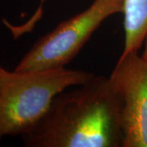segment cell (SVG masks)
I'll list each match as a JSON object with an SVG mask.
<instances>
[{"label": "cell", "mask_w": 147, "mask_h": 147, "mask_svg": "<svg viewBox=\"0 0 147 147\" xmlns=\"http://www.w3.org/2000/svg\"><path fill=\"white\" fill-rule=\"evenodd\" d=\"M1 68H2V67H1V66H0V69H1Z\"/></svg>", "instance_id": "52a82bcc"}, {"label": "cell", "mask_w": 147, "mask_h": 147, "mask_svg": "<svg viewBox=\"0 0 147 147\" xmlns=\"http://www.w3.org/2000/svg\"><path fill=\"white\" fill-rule=\"evenodd\" d=\"M143 46H144V50H143V53H142V55L144 57L147 58V34L146 36V38H145Z\"/></svg>", "instance_id": "8992f818"}, {"label": "cell", "mask_w": 147, "mask_h": 147, "mask_svg": "<svg viewBox=\"0 0 147 147\" xmlns=\"http://www.w3.org/2000/svg\"><path fill=\"white\" fill-rule=\"evenodd\" d=\"M119 100L122 147H147V58L121 55L109 77Z\"/></svg>", "instance_id": "277c9868"}, {"label": "cell", "mask_w": 147, "mask_h": 147, "mask_svg": "<svg viewBox=\"0 0 147 147\" xmlns=\"http://www.w3.org/2000/svg\"><path fill=\"white\" fill-rule=\"evenodd\" d=\"M119 107L110 78L93 75L57 95L23 142L27 147H120Z\"/></svg>", "instance_id": "6da1fadb"}, {"label": "cell", "mask_w": 147, "mask_h": 147, "mask_svg": "<svg viewBox=\"0 0 147 147\" xmlns=\"http://www.w3.org/2000/svg\"><path fill=\"white\" fill-rule=\"evenodd\" d=\"M124 45L121 55L138 52L147 34V0H123Z\"/></svg>", "instance_id": "5b68a950"}, {"label": "cell", "mask_w": 147, "mask_h": 147, "mask_svg": "<svg viewBox=\"0 0 147 147\" xmlns=\"http://www.w3.org/2000/svg\"><path fill=\"white\" fill-rule=\"evenodd\" d=\"M123 0H94L86 9L41 37L16 65V71L63 68L77 56L104 21L122 13Z\"/></svg>", "instance_id": "3957f363"}, {"label": "cell", "mask_w": 147, "mask_h": 147, "mask_svg": "<svg viewBox=\"0 0 147 147\" xmlns=\"http://www.w3.org/2000/svg\"><path fill=\"white\" fill-rule=\"evenodd\" d=\"M94 74L65 67L35 71L0 69V140L30 131L47 113L54 98Z\"/></svg>", "instance_id": "7a4b0ae2"}]
</instances>
